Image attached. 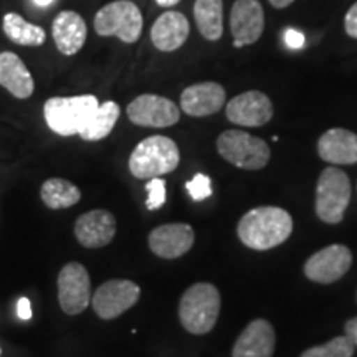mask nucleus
Listing matches in <instances>:
<instances>
[{"label":"nucleus","instance_id":"1","mask_svg":"<svg viewBox=\"0 0 357 357\" xmlns=\"http://www.w3.org/2000/svg\"><path fill=\"white\" fill-rule=\"evenodd\" d=\"M291 231L293 218L280 207L253 208L245 213L236 227V234L245 247L260 252L287 242Z\"/></svg>","mask_w":357,"mask_h":357},{"label":"nucleus","instance_id":"2","mask_svg":"<svg viewBox=\"0 0 357 357\" xmlns=\"http://www.w3.org/2000/svg\"><path fill=\"white\" fill-rule=\"evenodd\" d=\"M220 305V293L213 284L195 283L182 294L178 319L190 334H207L215 328Z\"/></svg>","mask_w":357,"mask_h":357},{"label":"nucleus","instance_id":"3","mask_svg":"<svg viewBox=\"0 0 357 357\" xmlns=\"http://www.w3.org/2000/svg\"><path fill=\"white\" fill-rule=\"evenodd\" d=\"M178 162L181 153L171 137L151 136L131 153L129 171L136 178H153L176 171Z\"/></svg>","mask_w":357,"mask_h":357},{"label":"nucleus","instance_id":"4","mask_svg":"<svg viewBox=\"0 0 357 357\" xmlns=\"http://www.w3.org/2000/svg\"><path fill=\"white\" fill-rule=\"evenodd\" d=\"M100 101L93 95L50 98L43 106L47 126L60 136H75L83 131Z\"/></svg>","mask_w":357,"mask_h":357},{"label":"nucleus","instance_id":"5","mask_svg":"<svg viewBox=\"0 0 357 357\" xmlns=\"http://www.w3.org/2000/svg\"><path fill=\"white\" fill-rule=\"evenodd\" d=\"M217 151L231 166L247 171L263 169L271 155L265 141L238 129L222 132L217 139Z\"/></svg>","mask_w":357,"mask_h":357},{"label":"nucleus","instance_id":"6","mask_svg":"<svg viewBox=\"0 0 357 357\" xmlns=\"http://www.w3.org/2000/svg\"><path fill=\"white\" fill-rule=\"evenodd\" d=\"M95 30L101 37H118L124 43H136L142 33V13L131 0H116L98 10Z\"/></svg>","mask_w":357,"mask_h":357},{"label":"nucleus","instance_id":"7","mask_svg":"<svg viewBox=\"0 0 357 357\" xmlns=\"http://www.w3.org/2000/svg\"><path fill=\"white\" fill-rule=\"evenodd\" d=\"M351 200V181L337 167H326L316 185V213L326 223H339Z\"/></svg>","mask_w":357,"mask_h":357},{"label":"nucleus","instance_id":"8","mask_svg":"<svg viewBox=\"0 0 357 357\" xmlns=\"http://www.w3.org/2000/svg\"><path fill=\"white\" fill-rule=\"evenodd\" d=\"M58 301L66 314L77 316L86 310L91 301V281L82 263L71 261L58 275Z\"/></svg>","mask_w":357,"mask_h":357},{"label":"nucleus","instance_id":"9","mask_svg":"<svg viewBox=\"0 0 357 357\" xmlns=\"http://www.w3.org/2000/svg\"><path fill=\"white\" fill-rule=\"evenodd\" d=\"M141 288L131 280H109L93 294V310L101 319H114L136 305Z\"/></svg>","mask_w":357,"mask_h":357},{"label":"nucleus","instance_id":"10","mask_svg":"<svg viewBox=\"0 0 357 357\" xmlns=\"http://www.w3.org/2000/svg\"><path fill=\"white\" fill-rule=\"evenodd\" d=\"M128 118L142 128H169L178 123L181 109L167 98L159 95H141L129 102Z\"/></svg>","mask_w":357,"mask_h":357},{"label":"nucleus","instance_id":"11","mask_svg":"<svg viewBox=\"0 0 357 357\" xmlns=\"http://www.w3.org/2000/svg\"><path fill=\"white\" fill-rule=\"evenodd\" d=\"M227 118L236 126L260 128L273 118V102L261 91H245L231 98L225 108Z\"/></svg>","mask_w":357,"mask_h":357},{"label":"nucleus","instance_id":"12","mask_svg":"<svg viewBox=\"0 0 357 357\" xmlns=\"http://www.w3.org/2000/svg\"><path fill=\"white\" fill-rule=\"evenodd\" d=\"M351 263L352 253L346 245H329L307 258L305 275L314 283L329 284L342 278L349 271Z\"/></svg>","mask_w":357,"mask_h":357},{"label":"nucleus","instance_id":"13","mask_svg":"<svg viewBox=\"0 0 357 357\" xmlns=\"http://www.w3.org/2000/svg\"><path fill=\"white\" fill-rule=\"evenodd\" d=\"M265 30V12L258 0H235L230 10V32L234 47L242 48L260 40Z\"/></svg>","mask_w":357,"mask_h":357},{"label":"nucleus","instance_id":"14","mask_svg":"<svg viewBox=\"0 0 357 357\" xmlns=\"http://www.w3.org/2000/svg\"><path fill=\"white\" fill-rule=\"evenodd\" d=\"M147 242L154 255L174 260L189 252L195 242V234L189 223H166L155 227Z\"/></svg>","mask_w":357,"mask_h":357},{"label":"nucleus","instance_id":"15","mask_svg":"<svg viewBox=\"0 0 357 357\" xmlns=\"http://www.w3.org/2000/svg\"><path fill=\"white\" fill-rule=\"evenodd\" d=\"M225 89L215 82H204L185 88L181 95V109L192 118L218 113L225 105Z\"/></svg>","mask_w":357,"mask_h":357},{"label":"nucleus","instance_id":"16","mask_svg":"<svg viewBox=\"0 0 357 357\" xmlns=\"http://www.w3.org/2000/svg\"><path fill=\"white\" fill-rule=\"evenodd\" d=\"M116 235V218L108 211H91L78 217L75 223V236L86 248H101L113 242Z\"/></svg>","mask_w":357,"mask_h":357},{"label":"nucleus","instance_id":"17","mask_svg":"<svg viewBox=\"0 0 357 357\" xmlns=\"http://www.w3.org/2000/svg\"><path fill=\"white\" fill-rule=\"evenodd\" d=\"M276 334L266 319L252 321L235 341L231 357H273Z\"/></svg>","mask_w":357,"mask_h":357},{"label":"nucleus","instance_id":"18","mask_svg":"<svg viewBox=\"0 0 357 357\" xmlns=\"http://www.w3.org/2000/svg\"><path fill=\"white\" fill-rule=\"evenodd\" d=\"M190 25L182 12L167 10L154 22L151 29V42L159 52H176L187 42Z\"/></svg>","mask_w":357,"mask_h":357},{"label":"nucleus","instance_id":"19","mask_svg":"<svg viewBox=\"0 0 357 357\" xmlns=\"http://www.w3.org/2000/svg\"><path fill=\"white\" fill-rule=\"evenodd\" d=\"M52 35L58 52L66 56L77 55L86 42V22L78 12L63 10L58 13L53 20Z\"/></svg>","mask_w":357,"mask_h":357},{"label":"nucleus","instance_id":"20","mask_svg":"<svg viewBox=\"0 0 357 357\" xmlns=\"http://www.w3.org/2000/svg\"><path fill=\"white\" fill-rule=\"evenodd\" d=\"M318 154L326 162L351 166L357 162V134L349 129L334 128L326 131L318 141Z\"/></svg>","mask_w":357,"mask_h":357},{"label":"nucleus","instance_id":"21","mask_svg":"<svg viewBox=\"0 0 357 357\" xmlns=\"http://www.w3.org/2000/svg\"><path fill=\"white\" fill-rule=\"evenodd\" d=\"M0 86L19 100H26L33 95L35 82L32 73L22 58L12 52L0 53Z\"/></svg>","mask_w":357,"mask_h":357},{"label":"nucleus","instance_id":"22","mask_svg":"<svg viewBox=\"0 0 357 357\" xmlns=\"http://www.w3.org/2000/svg\"><path fill=\"white\" fill-rule=\"evenodd\" d=\"M194 19L205 40H220L223 35V0H195Z\"/></svg>","mask_w":357,"mask_h":357},{"label":"nucleus","instance_id":"23","mask_svg":"<svg viewBox=\"0 0 357 357\" xmlns=\"http://www.w3.org/2000/svg\"><path fill=\"white\" fill-rule=\"evenodd\" d=\"M3 32L13 43L22 45V47H42L47 40V33L42 26L30 24L19 13L8 12L2 20Z\"/></svg>","mask_w":357,"mask_h":357},{"label":"nucleus","instance_id":"24","mask_svg":"<svg viewBox=\"0 0 357 357\" xmlns=\"http://www.w3.org/2000/svg\"><path fill=\"white\" fill-rule=\"evenodd\" d=\"M119 114H121V109H119V105L114 101H106L102 102L96 108L95 113H93L86 126L83 128V131L79 132V137L84 141H101L105 139L106 136H109L111 131H113L116 123H118Z\"/></svg>","mask_w":357,"mask_h":357},{"label":"nucleus","instance_id":"25","mask_svg":"<svg viewBox=\"0 0 357 357\" xmlns=\"http://www.w3.org/2000/svg\"><path fill=\"white\" fill-rule=\"evenodd\" d=\"M40 195H42L43 204L48 208H53V211L73 207L82 199V192H79L78 187L60 177L48 178L47 182H43Z\"/></svg>","mask_w":357,"mask_h":357},{"label":"nucleus","instance_id":"26","mask_svg":"<svg viewBox=\"0 0 357 357\" xmlns=\"http://www.w3.org/2000/svg\"><path fill=\"white\" fill-rule=\"evenodd\" d=\"M356 346L346 336H337L328 341L326 344L314 346L306 349L300 357H352Z\"/></svg>","mask_w":357,"mask_h":357},{"label":"nucleus","instance_id":"27","mask_svg":"<svg viewBox=\"0 0 357 357\" xmlns=\"http://www.w3.org/2000/svg\"><path fill=\"white\" fill-rule=\"evenodd\" d=\"M146 190L147 211H159V208L166 204V181L160 177L149 178V182L146 184Z\"/></svg>","mask_w":357,"mask_h":357},{"label":"nucleus","instance_id":"28","mask_svg":"<svg viewBox=\"0 0 357 357\" xmlns=\"http://www.w3.org/2000/svg\"><path fill=\"white\" fill-rule=\"evenodd\" d=\"M185 189L189 192L190 197L195 202H199V200H205L212 195V182L205 174H195L192 181L185 184Z\"/></svg>","mask_w":357,"mask_h":357},{"label":"nucleus","instance_id":"29","mask_svg":"<svg viewBox=\"0 0 357 357\" xmlns=\"http://www.w3.org/2000/svg\"><path fill=\"white\" fill-rule=\"evenodd\" d=\"M344 30L351 38L357 40V2L352 3L344 17Z\"/></svg>","mask_w":357,"mask_h":357},{"label":"nucleus","instance_id":"30","mask_svg":"<svg viewBox=\"0 0 357 357\" xmlns=\"http://www.w3.org/2000/svg\"><path fill=\"white\" fill-rule=\"evenodd\" d=\"M17 316L22 321H29L32 318V305H30L29 298H20L19 303H17Z\"/></svg>","mask_w":357,"mask_h":357},{"label":"nucleus","instance_id":"31","mask_svg":"<svg viewBox=\"0 0 357 357\" xmlns=\"http://www.w3.org/2000/svg\"><path fill=\"white\" fill-rule=\"evenodd\" d=\"M346 336L351 339L352 344L357 347V318H351L344 326Z\"/></svg>","mask_w":357,"mask_h":357},{"label":"nucleus","instance_id":"32","mask_svg":"<svg viewBox=\"0 0 357 357\" xmlns=\"http://www.w3.org/2000/svg\"><path fill=\"white\" fill-rule=\"evenodd\" d=\"M268 2H270V6L275 8H287L291 6L294 0H268Z\"/></svg>","mask_w":357,"mask_h":357},{"label":"nucleus","instance_id":"33","mask_svg":"<svg viewBox=\"0 0 357 357\" xmlns=\"http://www.w3.org/2000/svg\"><path fill=\"white\" fill-rule=\"evenodd\" d=\"M178 2H181V0H155V3H158L159 7H164V8H171L174 6H177Z\"/></svg>","mask_w":357,"mask_h":357},{"label":"nucleus","instance_id":"34","mask_svg":"<svg viewBox=\"0 0 357 357\" xmlns=\"http://www.w3.org/2000/svg\"><path fill=\"white\" fill-rule=\"evenodd\" d=\"M55 2V0H33V3L37 7H48V6H52V3Z\"/></svg>","mask_w":357,"mask_h":357}]
</instances>
